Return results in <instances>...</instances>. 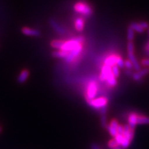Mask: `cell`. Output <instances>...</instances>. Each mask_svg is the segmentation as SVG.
Here are the masks:
<instances>
[{"label":"cell","instance_id":"6da1fadb","mask_svg":"<svg viewBox=\"0 0 149 149\" xmlns=\"http://www.w3.org/2000/svg\"><path fill=\"white\" fill-rule=\"evenodd\" d=\"M98 91V85L95 81H91L88 83V86H87L86 91L85 98L86 100L87 103L91 102V100H94L97 95V93Z\"/></svg>","mask_w":149,"mask_h":149},{"label":"cell","instance_id":"7a4b0ae2","mask_svg":"<svg viewBox=\"0 0 149 149\" xmlns=\"http://www.w3.org/2000/svg\"><path fill=\"white\" fill-rule=\"evenodd\" d=\"M76 12L85 16H90L93 14V9L90 6L84 2H77L74 6Z\"/></svg>","mask_w":149,"mask_h":149},{"label":"cell","instance_id":"3957f363","mask_svg":"<svg viewBox=\"0 0 149 149\" xmlns=\"http://www.w3.org/2000/svg\"><path fill=\"white\" fill-rule=\"evenodd\" d=\"M108 102H109V100H108L107 97H101L94 99V100H91V101L89 102L88 104L89 106L94 108V109H101L104 107H107Z\"/></svg>","mask_w":149,"mask_h":149},{"label":"cell","instance_id":"277c9868","mask_svg":"<svg viewBox=\"0 0 149 149\" xmlns=\"http://www.w3.org/2000/svg\"><path fill=\"white\" fill-rule=\"evenodd\" d=\"M83 50V45L82 44H80L78 45L75 48H74L73 50H72L71 51H70L68 53V55L66 56V57L65 58L66 62L70 63L72 61H73L77 57L80 55V53H81Z\"/></svg>","mask_w":149,"mask_h":149},{"label":"cell","instance_id":"5b68a950","mask_svg":"<svg viewBox=\"0 0 149 149\" xmlns=\"http://www.w3.org/2000/svg\"><path fill=\"white\" fill-rule=\"evenodd\" d=\"M80 44H81V43L78 42L77 40H76L75 38H74L72 39V40L67 41V42H64L61 50V51H64L69 53L70 51H71L72 50L75 48Z\"/></svg>","mask_w":149,"mask_h":149},{"label":"cell","instance_id":"8992f818","mask_svg":"<svg viewBox=\"0 0 149 149\" xmlns=\"http://www.w3.org/2000/svg\"><path fill=\"white\" fill-rule=\"evenodd\" d=\"M118 126L119 123L117 122V120L113 119L111 121L109 125H107V127H106L112 137H115L117 135V127H118Z\"/></svg>","mask_w":149,"mask_h":149},{"label":"cell","instance_id":"52a82bcc","mask_svg":"<svg viewBox=\"0 0 149 149\" xmlns=\"http://www.w3.org/2000/svg\"><path fill=\"white\" fill-rule=\"evenodd\" d=\"M128 59L131 61L132 64L133 66V68L136 71H139L141 70V66L140 64H139L138 61L136 59V57L134 53V51H130L128 52Z\"/></svg>","mask_w":149,"mask_h":149},{"label":"cell","instance_id":"ba28073f","mask_svg":"<svg viewBox=\"0 0 149 149\" xmlns=\"http://www.w3.org/2000/svg\"><path fill=\"white\" fill-rule=\"evenodd\" d=\"M111 73V67L107 66V65H104L102 68L101 74H100V80L101 81H105L107 80V77Z\"/></svg>","mask_w":149,"mask_h":149},{"label":"cell","instance_id":"9c48e42d","mask_svg":"<svg viewBox=\"0 0 149 149\" xmlns=\"http://www.w3.org/2000/svg\"><path fill=\"white\" fill-rule=\"evenodd\" d=\"M122 135L124 136L125 138L132 141L134 137V129L130 127L129 125H124Z\"/></svg>","mask_w":149,"mask_h":149},{"label":"cell","instance_id":"30bf717a","mask_svg":"<svg viewBox=\"0 0 149 149\" xmlns=\"http://www.w3.org/2000/svg\"><path fill=\"white\" fill-rule=\"evenodd\" d=\"M137 115H138V113H135V112H131L128 115V125H129L130 127L133 129H135V128L137 126Z\"/></svg>","mask_w":149,"mask_h":149},{"label":"cell","instance_id":"8fae6325","mask_svg":"<svg viewBox=\"0 0 149 149\" xmlns=\"http://www.w3.org/2000/svg\"><path fill=\"white\" fill-rule=\"evenodd\" d=\"M22 32L24 35H28V36H34V37H38L41 35L40 32L37 30L30 29L28 27H24L22 29Z\"/></svg>","mask_w":149,"mask_h":149},{"label":"cell","instance_id":"7c38bea8","mask_svg":"<svg viewBox=\"0 0 149 149\" xmlns=\"http://www.w3.org/2000/svg\"><path fill=\"white\" fill-rule=\"evenodd\" d=\"M117 55H109L106 58L104 61V65H107L110 67H112L116 65V61L117 58Z\"/></svg>","mask_w":149,"mask_h":149},{"label":"cell","instance_id":"4fadbf2b","mask_svg":"<svg viewBox=\"0 0 149 149\" xmlns=\"http://www.w3.org/2000/svg\"><path fill=\"white\" fill-rule=\"evenodd\" d=\"M29 77V70L27 69H24L22 70L20 74H19L17 77V81L19 84H23L25 82Z\"/></svg>","mask_w":149,"mask_h":149},{"label":"cell","instance_id":"5bb4252c","mask_svg":"<svg viewBox=\"0 0 149 149\" xmlns=\"http://www.w3.org/2000/svg\"><path fill=\"white\" fill-rule=\"evenodd\" d=\"M50 24H51V26L53 29L55 30L57 33H58L59 34L63 35L65 33V30L63 29L62 27H61L57 23V22H55L53 19H50Z\"/></svg>","mask_w":149,"mask_h":149},{"label":"cell","instance_id":"9a60e30c","mask_svg":"<svg viewBox=\"0 0 149 149\" xmlns=\"http://www.w3.org/2000/svg\"><path fill=\"white\" fill-rule=\"evenodd\" d=\"M74 26L77 31L81 32L83 31L84 27V20L82 17H78L76 19L75 22H74Z\"/></svg>","mask_w":149,"mask_h":149},{"label":"cell","instance_id":"2e32d148","mask_svg":"<svg viewBox=\"0 0 149 149\" xmlns=\"http://www.w3.org/2000/svg\"><path fill=\"white\" fill-rule=\"evenodd\" d=\"M68 54V52L59 50V51H55L53 52L52 53V56L53 57H55V58H66Z\"/></svg>","mask_w":149,"mask_h":149},{"label":"cell","instance_id":"e0dca14e","mask_svg":"<svg viewBox=\"0 0 149 149\" xmlns=\"http://www.w3.org/2000/svg\"><path fill=\"white\" fill-rule=\"evenodd\" d=\"M149 124V117L138 113L137 118V124Z\"/></svg>","mask_w":149,"mask_h":149},{"label":"cell","instance_id":"ac0fdd59","mask_svg":"<svg viewBox=\"0 0 149 149\" xmlns=\"http://www.w3.org/2000/svg\"><path fill=\"white\" fill-rule=\"evenodd\" d=\"M106 81H107V85L110 87H112V88H113V87H115V86L117 85V83L116 77H115L112 73L107 77Z\"/></svg>","mask_w":149,"mask_h":149},{"label":"cell","instance_id":"d6986e66","mask_svg":"<svg viewBox=\"0 0 149 149\" xmlns=\"http://www.w3.org/2000/svg\"><path fill=\"white\" fill-rule=\"evenodd\" d=\"M129 27L131 28L134 31H135V32L139 33H144V29L141 26L140 24L135 23V22H133V23H131Z\"/></svg>","mask_w":149,"mask_h":149},{"label":"cell","instance_id":"ffe728a7","mask_svg":"<svg viewBox=\"0 0 149 149\" xmlns=\"http://www.w3.org/2000/svg\"><path fill=\"white\" fill-rule=\"evenodd\" d=\"M64 42L61 40H53V42L51 43V46L52 47L55 48V49L61 50V47H62L63 44H64Z\"/></svg>","mask_w":149,"mask_h":149},{"label":"cell","instance_id":"44dd1931","mask_svg":"<svg viewBox=\"0 0 149 149\" xmlns=\"http://www.w3.org/2000/svg\"><path fill=\"white\" fill-rule=\"evenodd\" d=\"M134 37H135V31L130 27H128L127 31V39L128 42H133Z\"/></svg>","mask_w":149,"mask_h":149},{"label":"cell","instance_id":"7402d4cb","mask_svg":"<svg viewBox=\"0 0 149 149\" xmlns=\"http://www.w3.org/2000/svg\"><path fill=\"white\" fill-rule=\"evenodd\" d=\"M111 72L112 74L116 78L120 77V70H119V67L117 65L111 67Z\"/></svg>","mask_w":149,"mask_h":149},{"label":"cell","instance_id":"603a6c76","mask_svg":"<svg viewBox=\"0 0 149 149\" xmlns=\"http://www.w3.org/2000/svg\"><path fill=\"white\" fill-rule=\"evenodd\" d=\"M108 146H109L110 148L114 149L115 148H117V147H119L120 146L117 144L116 140H115V139H112L111 140H109V142H108Z\"/></svg>","mask_w":149,"mask_h":149},{"label":"cell","instance_id":"cb8c5ba5","mask_svg":"<svg viewBox=\"0 0 149 149\" xmlns=\"http://www.w3.org/2000/svg\"><path fill=\"white\" fill-rule=\"evenodd\" d=\"M116 65L119 67V68H123V67H124V61L123 60L122 57L119 55L117 56Z\"/></svg>","mask_w":149,"mask_h":149},{"label":"cell","instance_id":"d4e9b609","mask_svg":"<svg viewBox=\"0 0 149 149\" xmlns=\"http://www.w3.org/2000/svg\"><path fill=\"white\" fill-rule=\"evenodd\" d=\"M124 66L126 67L127 70H131L133 68V66L132 64L131 61H130L129 59H127V60L124 61Z\"/></svg>","mask_w":149,"mask_h":149},{"label":"cell","instance_id":"484cf974","mask_svg":"<svg viewBox=\"0 0 149 149\" xmlns=\"http://www.w3.org/2000/svg\"><path fill=\"white\" fill-rule=\"evenodd\" d=\"M138 73L139 74V75L141 76V77H144L145 75H146L147 74L149 73V68H145L144 69H141L140 70H139Z\"/></svg>","mask_w":149,"mask_h":149},{"label":"cell","instance_id":"4316f807","mask_svg":"<svg viewBox=\"0 0 149 149\" xmlns=\"http://www.w3.org/2000/svg\"><path fill=\"white\" fill-rule=\"evenodd\" d=\"M132 77L133 78V79H135V81H140V80L142 79V77L139 75L138 72H134V73H133V74H132Z\"/></svg>","mask_w":149,"mask_h":149},{"label":"cell","instance_id":"83f0119b","mask_svg":"<svg viewBox=\"0 0 149 149\" xmlns=\"http://www.w3.org/2000/svg\"><path fill=\"white\" fill-rule=\"evenodd\" d=\"M141 64L143 66L149 67V59H143L141 61Z\"/></svg>","mask_w":149,"mask_h":149},{"label":"cell","instance_id":"f1b7e54d","mask_svg":"<svg viewBox=\"0 0 149 149\" xmlns=\"http://www.w3.org/2000/svg\"><path fill=\"white\" fill-rule=\"evenodd\" d=\"M101 121H102V126H103V127H107V117H106V115H104L102 116V119H101Z\"/></svg>","mask_w":149,"mask_h":149},{"label":"cell","instance_id":"f546056e","mask_svg":"<svg viewBox=\"0 0 149 149\" xmlns=\"http://www.w3.org/2000/svg\"><path fill=\"white\" fill-rule=\"evenodd\" d=\"M139 24H140V26L141 27L143 28L144 30L145 29H149V24L148 22H141L140 23H139Z\"/></svg>","mask_w":149,"mask_h":149},{"label":"cell","instance_id":"4dcf8cb0","mask_svg":"<svg viewBox=\"0 0 149 149\" xmlns=\"http://www.w3.org/2000/svg\"><path fill=\"white\" fill-rule=\"evenodd\" d=\"M123 131H124V126L119 124L118 127H117V134H120V135H122Z\"/></svg>","mask_w":149,"mask_h":149},{"label":"cell","instance_id":"1f68e13d","mask_svg":"<svg viewBox=\"0 0 149 149\" xmlns=\"http://www.w3.org/2000/svg\"><path fill=\"white\" fill-rule=\"evenodd\" d=\"M91 149H100L97 145L95 144H93L91 145Z\"/></svg>","mask_w":149,"mask_h":149},{"label":"cell","instance_id":"d6a6232c","mask_svg":"<svg viewBox=\"0 0 149 149\" xmlns=\"http://www.w3.org/2000/svg\"><path fill=\"white\" fill-rule=\"evenodd\" d=\"M125 73L128 76H132V74H133V72H131V70H126Z\"/></svg>","mask_w":149,"mask_h":149},{"label":"cell","instance_id":"836d02e7","mask_svg":"<svg viewBox=\"0 0 149 149\" xmlns=\"http://www.w3.org/2000/svg\"><path fill=\"white\" fill-rule=\"evenodd\" d=\"M1 131H2V129H1V126H0V133H1Z\"/></svg>","mask_w":149,"mask_h":149},{"label":"cell","instance_id":"e575fe53","mask_svg":"<svg viewBox=\"0 0 149 149\" xmlns=\"http://www.w3.org/2000/svg\"><path fill=\"white\" fill-rule=\"evenodd\" d=\"M114 149H122V148H120V147H117V148H114Z\"/></svg>","mask_w":149,"mask_h":149},{"label":"cell","instance_id":"d590c367","mask_svg":"<svg viewBox=\"0 0 149 149\" xmlns=\"http://www.w3.org/2000/svg\"><path fill=\"white\" fill-rule=\"evenodd\" d=\"M148 34H149V29H148Z\"/></svg>","mask_w":149,"mask_h":149}]
</instances>
